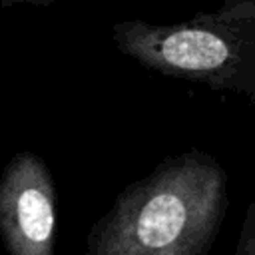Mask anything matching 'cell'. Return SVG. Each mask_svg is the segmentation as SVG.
<instances>
[{"label": "cell", "mask_w": 255, "mask_h": 255, "mask_svg": "<svg viewBox=\"0 0 255 255\" xmlns=\"http://www.w3.org/2000/svg\"><path fill=\"white\" fill-rule=\"evenodd\" d=\"M227 209L219 161L191 149L128 185L90 231L86 255H207Z\"/></svg>", "instance_id": "6da1fadb"}, {"label": "cell", "mask_w": 255, "mask_h": 255, "mask_svg": "<svg viewBox=\"0 0 255 255\" xmlns=\"http://www.w3.org/2000/svg\"><path fill=\"white\" fill-rule=\"evenodd\" d=\"M112 38L151 72L255 102V0H223L217 10L175 24L122 20Z\"/></svg>", "instance_id": "7a4b0ae2"}, {"label": "cell", "mask_w": 255, "mask_h": 255, "mask_svg": "<svg viewBox=\"0 0 255 255\" xmlns=\"http://www.w3.org/2000/svg\"><path fill=\"white\" fill-rule=\"evenodd\" d=\"M54 179L40 155L18 151L0 175V237L8 255H54L58 235Z\"/></svg>", "instance_id": "3957f363"}, {"label": "cell", "mask_w": 255, "mask_h": 255, "mask_svg": "<svg viewBox=\"0 0 255 255\" xmlns=\"http://www.w3.org/2000/svg\"><path fill=\"white\" fill-rule=\"evenodd\" d=\"M235 255H255V199L245 209Z\"/></svg>", "instance_id": "277c9868"}, {"label": "cell", "mask_w": 255, "mask_h": 255, "mask_svg": "<svg viewBox=\"0 0 255 255\" xmlns=\"http://www.w3.org/2000/svg\"><path fill=\"white\" fill-rule=\"evenodd\" d=\"M62 0H0V4H32V6H50Z\"/></svg>", "instance_id": "5b68a950"}]
</instances>
